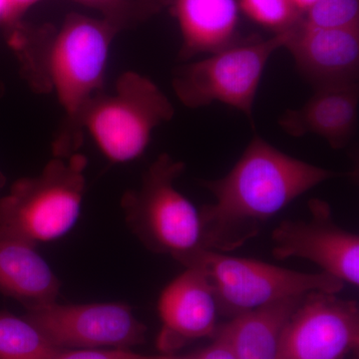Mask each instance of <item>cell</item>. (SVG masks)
<instances>
[{
  "instance_id": "obj_1",
  "label": "cell",
  "mask_w": 359,
  "mask_h": 359,
  "mask_svg": "<svg viewBox=\"0 0 359 359\" xmlns=\"http://www.w3.org/2000/svg\"><path fill=\"white\" fill-rule=\"evenodd\" d=\"M6 33L33 91L53 92L65 111L53 157L74 155L83 142L85 109L104 91L108 54L119 32L102 18L70 13L58 28L21 23Z\"/></svg>"
},
{
  "instance_id": "obj_2",
  "label": "cell",
  "mask_w": 359,
  "mask_h": 359,
  "mask_svg": "<svg viewBox=\"0 0 359 359\" xmlns=\"http://www.w3.org/2000/svg\"><path fill=\"white\" fill-rule=\"evenodd\" d=\"M340 176L285 154L255 133L226 176L201 181L215 199L199 210L203 247L219 252L238 249L292 201Z\"/></svg>"
},
{
  "instance_id": "obj_3",
  "label": "cell",
  "mask_w": 359,
  "mask_h": 359,
  "mask_svg": "<svg viewBox=\"0 0 359 359\" xmlns=\"http://www.w3.org/2000/svg\"><path fill=\"white\" fill-rule=\"evenodd\" d=\"M87 158L53 157L41 173L14 182L0 199V238L36 247L62 238L81 212Z\"/></svg>"
},
{
  "instance_id": "obj_4",
  "label": "cell",
  "mask_w": 359,
  "mask_h": 359,
  "mask_svg": "<svg viewBox=\"0 0 359 359\" xmlns=\"http://www.w3.org/2000/svg\"><path fill=\"white\" fill-rule=\"evenodd\" d=\"M185 163L159 155L142 177L141 185L121 199L125 221L151 252L183 264L204 249L199 210L175 187Z\"/></svg>"
},
{
  "instance_id": "obj_5",
  "label": "cell",
  "mask_w": 359,
  "mask_h": 359,
  "mask_svg": "<svg viewBox=\"0 0 359 359\" xmlns=\"http://www.w3.org/2000/svg\"><path fill=\"white\" fill-rule=\"evenodd\" d=\"M174 115L173 104L150 78L128 71L118 78L114 92L90 101L83 126L111 162L125 163L140 157L153 131Z\"/></svg>"
},
{
  "instance_id": "obj_6",
  "label": "cell",
  "mask_w": 359,
  "mask_h": 359,
  "mask_svg": "<svg viewBox=\"0 0 359 359\" xmlns=\"http://www.w3.org/2000/svg\"><path fill=\"white\" fill-rule=\"evenodd\" d=\"M287 32L271 39H247L186 63L174 70L175 94L186 107L197 109L214 102L226 104L248 118L255 131L254 103L269 58L283 48Z\"/></svg>"
},
{
  "instance_id": "obj_7",
  "label": "cell",
  "mask_w": 359,
  "mask_h": 359,
  "mask_svg": "<svg viewBox=\"0 0 359 359\" xmlns=\"http://www.w3.org/2000/svg\"><path fill=\"white\" fill-rule=\"evenodd\" d=\"M183 266L204 273L216 294L219 311L231 318L311 292L339 294L346 285L323 271L302 273L207 249L196 252Z\"/></svg>"
},
{
  "instance_id": "obj_8",
  "label": "cell",
  "mask_w": 359,
  "mask_h": 359,
  "mask_svg": "<svg viewBox=\"0 0 359 359\" xmlns=\"http://www.w3.org/2000/svg\"><path fill=\"white\" fill-rule=\"evenodd\" d=\"M25 318L61 349H129L143 344L147 327L123 302L61 304L27 309Z\"/></svg>"
},
{
  "instance_id": "obj_9",
  "label": "cell",
  "mask_w": 359,
  "mask_h": 359,
  "mask_svg": "<svg viewBox=\"0 0 359 359\" xmlns=\"http://www.w3.org/2000/svg\"><path fill=\"white\" fill-rule=\"evenodd\" d=\"M337 294H304L283 332L278 359H347L358 353L359 309Z\"/></svg>"
},
{
  "instance_id": "obj_10",
  "label": "cell",
  "mask_w": 359,
  "mask_h": 359,
  "mask_svg": "<svg viewBox=\"0 0 359 359\" xmlns=\"http://www.w3.org/2000/svg\"><path fill=\"white\" fill-rule=\"evenodd\" d=\"M309 221H283L273 230L276 259L301 257L346 285H359V238L335 223L325 201L309 202Z\"/></svg>"
},
{
  "instance_id": "obj_11",
  "label": "cell",
  "mask_w": 359,
  "mask_h": 359,
  "mask_svg": "<svg viewBox=\"0 0 359 359\" xmlns=\"http://www.w3.org/2000/svg\"><path fill=\"white\" fill-rule=\"evenodd\" d=\"M283 48L316 89L358 83L359 26L318 27L304 18L287 32Z\"/></svg>"
},
{
  "instance_id": "obj_12",
  "label": "cell",
  "mask_w": 359,
  "mask_h": 359,
  "mask_svg": "<svg viewBox=\"0 0 359 359\" xmlns=\"http://www.w3.org/2000/svg\"><path fill=\"white\" fill-rule=\"evenodd\" d=\"M158 311L162 328L157 346L165 354L216 332L219 313L216 294L204 273L194 266H187L163 290Z\"/></svg>"
},
{
  "instance_id": "obj_13",
  "label": "cell",
  "mask_w": 359,
  "mask_h": 359,
  "mask_svg": "<svg viewBox=\"0 0 359 359\" xmlns=\"http://www.w3.org/2000/svg\"><path fill=\"white\" fill-rule=\"evenodd\" d=\"M299 109L287 110L278 124L292 137L313 134L334 150L346 148L353 138L358 118V83L320 87Z\"/></svg>"
},
{
  "instance_id": "obj_14",
  "label": "cell",
  "mask_w": 359,
  "mask_h": 359,
  "mask_svg": "<svg viewBox=\"0 0 359 359\" xmlns=\"http://www.w3.org/2000/svg\"><path fill=\"white\" fill-rule=\"evenodd\" d=\"M179 23V59L212 54L243 41L238 39V0H159Z\"/></svg>"
},
{
  "instance_id": "obj_15",
  "label": "cell",
  "mask_w": 359,
  "mask_h": 359,
  "mask_svg": "<svg viewBox=\"0 0 359 359\" xmlns=\"http://www.w3.org/2000/svg\"><path fill=\"white\" fill-rule=\"evenodd\" d=\"M61 283L34 245L0 238V294L26 311L57 301Z\"/></svg>"
},
{
  "instance_id": "obj_16",
  "label": "cell",
  "mask_w": 359,
  "mask_h": 359,
  "mask_svg": "<svg viewBox=\"0 0 359 359\" xmlns=\"http://www.w3.org/2000/svg\"><path fill=\"white\" fill-rule=\"evenodd\" d=\"M302 297L280 299L233 316L217 334L238 359H278L283 332Z\"/></svg>"
},
{
  "instance_id": "obj_17",
  "label": "cell",
  "mask_w": 359,
  "mask_h": 359,
  "mask_svg": "<svg viewBox=\"0 0 359 359\" xmlns=\"http://www.w3.org/2000/svg\"><path fill=\"white\" fill-rule=\"evenodd\" d=\"M59 351L25 316L0 311V359H49Z\"/></svg>"
},
{
  "instance_id": "obj_18",
  "label": "cell",
  "mask_w": 359,
  "mask_h": 359,
  "mask_svg": "<svg viewBox=\"0 0 359 359\" xmlns=\"http://www.w3.org/2000/svg\"><path fill=\"white\" fill-rule=\"evenodd\" d=\"M95 9L118 32L130 29L150 20L163 8L159 0H72Z\"/></svg>"
},
{
  "instance_id": "obj_19",
  "label": "cell",
  "mask_w": 359,
  "mask_h": 359,
  "mask_svg": "<svg viewBox=\"0 0 359 359\" xmlns=\"http://www.w3.org/2000/svg\"><path fill=\"white\" fill-rule=\"evenodd\" d=\"M238 4L247 18L273 34L289 32L304 20L292 0H238Z\"/></svg>"
},
{
  "instance_id": "obj_20",
  "label": "cell",
  "mask_w": 359,
  "mask_h": 359,
  "mask_svg": "<svg viewBox=\"0 0 359 359\" xmlns=\"http://www.w3.org/2000/svg\"><path fill=\"white\" fill-rule=\"evenodd\" d=\"M304 18L318 27L359 26V0H318Z\"/></svg>"
},
{
  "instance_id": "obj_21",
  "label": "cell",
  "mask_w": 359,
  "mask_h": 359,
  "mask_svg": "<svg viewBox=\"0 0 359 359\" xmlns=\"http://www.w3.org/2000/svg\"><path fill=\"white\" fill-rule=\"evenodd\" d=\"M129 349H61L49 359H133Z\"/></svg>"
},
{
  "instance_id": "obj_22",
  "label": "cell",
  "mask_w": 359,
  "mask_h": 359,
  "mask_svg": "<svg viewBox=\"0 0 359 359\" xmlns=\"http://www.w3.org/2000/svg\"><path fill=\"white\" fill-rule=\"evenodd\" d=\"M191 358L193 359H238L226 340L218 334L209 346L205 347Z\"/></svg>"
},
{
  "instance_id": "obj_23",
  "label": "cell",
  "mask_w": 359,
  "mask_h": 359,
  "mask_svg": "<svg viewBox=\"0 0 359 359\" xmlns=\"http://www.w3.org/2000/svg\"><path fill=\"white\" fill-rule=\"evenodd\" d=\"M40 0H7L6 32L22 23V18L30 7Z\"/></svg>"
},
{
  "instance_id": "obj_24",
  "label": "cell",
  "mask_w": 359,
  "mask_h": 359,
  "mask_svg": "<svg viewBox=\"0 0 359 359\" xmlns=\"http://www.w3.org/2000/svg\"><path fill=\"white\" fill-rule=\"evenodd\" d=\"M292 1L295 7L304 15V13H306L318 0H292Z\"/></svg>"
},
{
  "instance_id": "obj_25",
  "label": "cell",
  "mask_w": 359,
  "mask_h": 359,
  "mask_svg": "<svg viewBox=\"0 0 359 359\" xmlns=\"http://www.w3.org/2000/svg\"><path fill=\"white\" fill-rule=\"evenodd\" d=\"M133 359H193L191 356L187 358H179V356L171 355V354H164V355H142V354L135 353Z\"/></svg>"
},
{
  "instance_id": "obj_26",
  "label": "cell",
  "mask_w": 359,
  "mask_h": 359,
  "mask_svg": "<svg viewBox=\"0 0 359 359\" xmlns=\"http://www.w3.org/2000/svg\"><path fill=\"white\" fill-rule=\"evenodd\" d=\"M7 15V0H0V23L4 25Z\"/></svg>"
},
{
  "instance_id": "obj_27",
  "label": "cell",
  "mask_w": 359,
  "mask_h": 359,
  "mask_svg": "<svg viewBox=\"0 0 359 359\" xmlns=\"http://www.w3.org/2000/svg\"><path fill=\"white\" fill-rule=\"evenodd\" d=\"M351 359H355V358H354V356H353V358H351Z\"/></svg>"
}]
</instances>
